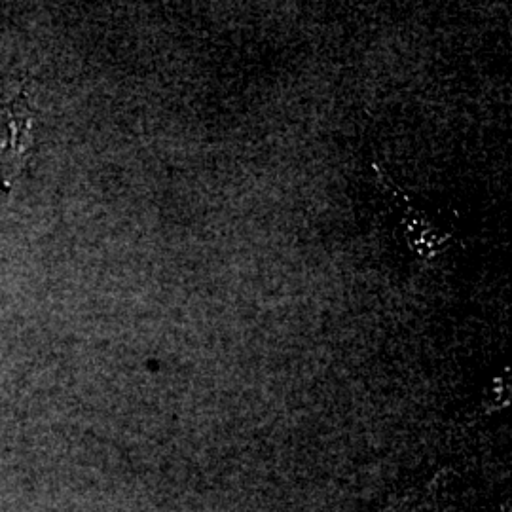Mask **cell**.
Segmentation results:
<instances>
[{
  "label": "cell",
  "instance_id": "1",
  "mask_svg": "<svg viewBox=\"0 0 512 512\" xmlns=\"http://www.w3.org/2000/svg\"><path fill=\"white\" fill-rule=\"evenodd\" d=\"M33 112L25 92L0 105V188L8 192L33 148Z\"/></svg>",
  "mask_w": 512,
  "mask_h": 512
}]
</instances>
